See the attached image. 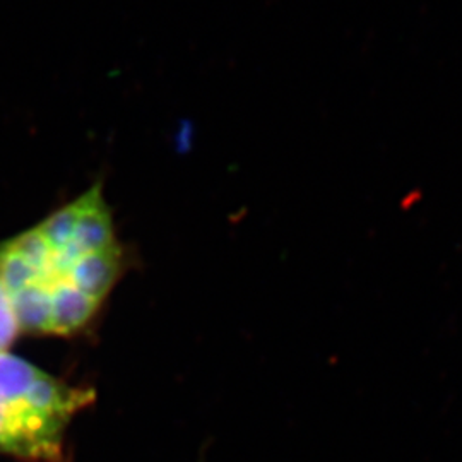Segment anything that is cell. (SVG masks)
Instances as JSON below:
<instances>
[{"instance_id":"cell-1","label":"cell","mask_w":462,"mask_h":462,"mask_svg":"<svg viewBox=\"0 0 462 462\" xmlns=\"http://www.w3.org/2000/svg\"><path fill=\"white\" fill-rule=\"evenodd\" d=\"M122 267L124 248L101 183L0 244V282L19 332L28 334L70 336L84 329Z\"/></svg>"},{"instance_id":"cell-3","label":"cell","mask_w":462,"mask_h":462,"mask_svg":"<svg viewBox=\"0 0 462 462\" xmlns=\"http://www.w3.org/2000/svg\"><path fill=\"white\" fill-rule=\"evenodd\" d=\"M17 334H19V326H17L16 315L13 310L11 300L0 282V353H5V349L16 339Z\"/></svg>"},{"instance_id":"cell-2","label":"cell","mask_w":462,"mask_h":462,"mask_svg":"<svg viewBox=\"0 0 462 462\" xmlns=\"http://www.w3.org/2000/svg\"><path fill=\"white\" fill-rule=\"evenodd\" d=\"M93 401V391L0 353V452L26 461H60L67 427Z\"/></svg>"}]
</instances>
